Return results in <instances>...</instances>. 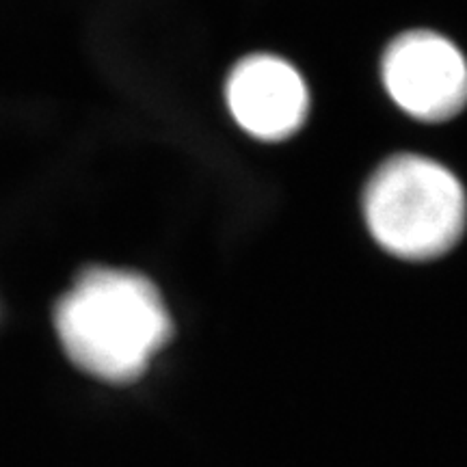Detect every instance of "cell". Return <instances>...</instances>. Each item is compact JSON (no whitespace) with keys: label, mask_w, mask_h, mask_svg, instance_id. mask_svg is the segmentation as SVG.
I'll use <instances>...</instances> for the list:
<instances>
[{"label":"cell","mask_w":467,"mask_h":467,"mask_svg":"<svg viewBox=\"0 0 467 467\" xmlns=\"http://www.w3.org/2000/svg\"><path fill=\"white\" fill-rule=\"evenodd\" d=\"M383 83L392 100L416 119H451L467 104V61L441 35L411 31L385 50Z\"/></svg>","instance_id":"obj_3"},{"label":"cell","mask_w":467,"mask_h":467,"mask_svg":"<svg viewBox=\"0 0 467 467\" xmlns=\"http://www.w3.org/2000/svg\"><path fill=\"white\" fill-rule=\"evenodd\" d=\"M364 214L385 251L405 260H433L463 236L467 197L457 175L440 162L400 154L368 180Z\"/></svg>","instance_id":"obj_2"},{"label":"cell","mask_w":467,"mask_h":467,"mask_svg":"<svg viewBox=\"0 0 467 467\" xmlns=\"http://www.w3.org/2000/svg\"><path fill=\"white\" fill-rule=\"evenodd\" d=\"M227 104L251 137L284 141L306 124L309 93L290 63L273 55L243 58L227 78Z\"/></svg>","instance_id":"obj_4"},{"label":"cell","mask_w":467,"mask_h":467,"mask_svg":"<svg viewBox=\"0 0 467 467\" xmlns=\"http://www.w3.org/2000/svg\"><path fill=\"white\" fill-rule=\"evenodd\" d=\"M58 340L80 370L110 383L141 377L171 337V318L148 277L89 268L58 301Z\"/></svg>","instance_id":"obj_1"}]
</instances>
